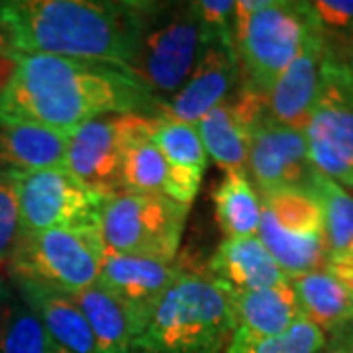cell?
<instances>
[{
	"instance_id": "1",
	"label": "cell",
	"mask_w": 353,
	"mask_h": 353,
	"mask_svg": "<svg viewBox=\"0 0 353 353\" xmlns=\"http://www.w3.org/2000/svg\"><path fill=\"white\" fill-rule=\"evenodd\" d=\"M152 92L126 67L55 55H18L0 90V118L71 136L108 114H143Z\"/></svg>"
},
{
	"instance_id": "2",
	"label": "cell",
	"mask_w": 353,
	"mask_h": 353,
	"mask_svg": "<svg viewBox=\"0 0 353 353\" xmlns=\"http://www.w3.org/2000/svg\"><path fill=\"white\" fill-rule=\"evenodd\" d=\"M152 2L0 0V24L18 55H55L130 69Z\"/></svg>"
},
{
	"instance_id": "3",
	"label": "cell",
	"mask_w": 353,
	"mask_h": 353,
	"mask_svg": "<svg viewBox=\"0 0 353 353\" xmlns=\"http://www.w3.org/2000/svg\"><path fill=\"white\" fill-rule=\"evenodd\" d=\"M236 332L230 299L210 277L181 273L153 308L132 353H218Z\"/></svg>"
},
{
	"instance_id": "4",
	"label": "cell",
	"mask_w": 353,
	"mask_h": 353,
	"mask_svg": "<svg viewBox=\"0 0 353 353\" xmlns=\"http://www.w3.org/2000/svg\"><path fill=\"white\" fill-rule=\"evenodd\" d=\"M316 18L308 2H236L234 46L245 87L267 99L275 81L296 57Z\"/></svg>"
},
{
	"instance_id": "5",
	"label": "cell",
	"mask_w": 353,
	"mask_h": 353,
	"mask_svg": "<svg viewBox=\"0 0 353 353\" xmlns=\"http://www.w3.org/2000/svg\"><path fill=\"white\" fill-rule=\"evenodd\" d=\"M206 46L194 2H152L130 71L155 101L171 99L187 83Z\"/></svg>"
},
{
	"instance_id": "6",
	"label": "cell",
	"mask_w": 353,
	"mask_h": 353,
	"mask_svg": "<svg viewBox=\"0 0 353 353\" xmlns=\"http://www.w3.org/2000/svg\"><path fill=\"white\" fill-rule=\"evenodd\" d=\"M104 253L99 226L22 234L4 275L75 294L99 283Z\"/></svg>"
},
{
	"instance_id": "7",
	"label": "cell",
	"mask_w": 353,
	"mask_h": 353,
	"mask_svg": "<svg viewBox=\"0 0 353 353\" xmlns=\"http://www.w3.org/2000/svg\"><path fill=\"white\" fill-rule=\"evenodd\" d=\"M187 216L189 206L165 194L122 190L104 202L99 230L106 252L175 261Z\"/></svg>"
},
{
	"instance_id": "8",
	"label": "cell",
	"mask_w": 353,
	"mask_h": 353,
	"mask_svg": "<svg viewBox=\"0 0 353 353\" xmlns=\"http://www.w3.org/2000/svg\"><path fill=\"white\" fill-rule=\"evenodd\" d=\"M316 171L353 189V63L328 53L304 128Z\"/></svg>"
},
{
	"instance_id": "9",
	"label": "cell",
	"mask_w": 353,
	"mask_h": 353,
	"mask_svg": "<svg viewBox=\"0 0 353 353\" xmlns=\"http://www.w3.org/2000/svg\"><path fill=\"white\" fill-rule=\"evenodd\" d=\"M157 120L148 114H108L88 120L69 136L63 167L104 196L122 192L128 150L153 136Z\"/></svg>"
},
{
	"instance_id": "10",
	"label": "cell",
	"mask_w": 353,
	"mask_h": 353,
	"mask_svg": "<svg viewBox=\"0 0 353 353\" xmlns=\"http://www.w3.org/2000/svg\"><path fill=\"white\" fill-rule=\"evenodd\" d=\"M22 234L99 226L110 196L87 187L63 165L12 173Z\"/></svg>"
},
{
	"instance_id": "11",
	"label": "cell",
	"mask_w": 353,
	"mask_h": 353,
	"mask_svg": "<svg viewBox=\"0 0 353 353\" xmlns=\"http://www.w3.org/2000/svg\"><path fill=\"white\" fill-rule=\"evenodd\" d=\"M248 171L261 194L279 189H306L314 167L303 130L279 124L269 112L261 116L250 134Z\"/></svg>"
},
{
	"instance_id": "12",
	"label": "cell",
	"mask_w": 353,
	"mask_h": 353,
	"mask_svg": "<svg viewBox=\"0 0 353 353\" xmlns=\"http://www.w3.org/2000/svg\"><path fill=\"white\" fill-rule=\"evenodd\" d=\"M240 71L234 38L210 39L187 83L161 104L163 118L196 126L204 114L226 101Z\"/></svg>"
},
{
	"instance_id": "13",
	"label": "cell",
	"mask_w": 353,
	"mask_h": 353,
	"mask_svg": "<svg viewBox=\"0 0 353 353\" xmlns=\"http://www.w3.org/2000/svg\"><path fill=\"white\" fill-rule=\"evenodd\" d=\"M175 261L145 255L106 252L101 265L99 285L126 306L145 328L153 308L181 277Z\"/></svg>"
},
{
	"instance_id": "14",
	"label": "cell",
	"mask_w": 353,
	"mask_h": 353,
	"mask_svg": "<svg viewBox=\"0 0 353 353\" xmlns=\"http://www.w3.org/2000/svg\"><path fill=\"white\" fill-rule=\"evenodd\" d=\"M265 114L267 99L243 85L236 97L220 102L196 122L204 150L226 173L248 171L250 134Z\"/></svg>"
},
{
	"instance_id": "15",
	"label": "cell",
	"mask_w": 353,
	"mask_h": 353,
	"mask_svg": "<svg viewBox=\"0 0 353 353\" xmlns=\"http://www.w3.org/2000/svg\"><path fill=\"white\" fill-rule=\"evenodd\" d=\"M328 53L326 32L314 22L296 57L267 94V112L275 122L304 132L318 97L322 67Z\"/></svg>"
},
{
	"instance_id": "16",
	"label": "cell",
	"mask_w": 353,
	"mask_h": 353,
	"mask_svg": "<svg viewBox=\"0 0 353 353\" xmlns=\"http://www.w3.org/2000/svg\"><path fill=\"white\" fill-rule=\"evenodd\" d=\"M24 303L38 314L55 343L67 353H101L87 318L71 294L36 281L6 277Z\"/></svg>"
},
{
	"instance_id": "17",
	"label": "cell",
	"mask_w": 353,
	"mask_h": 353,
	"mask_svg": "<svg viewBox=\"0 0 353 353\" xmlns=\"http://www.w3.org/2000/svg\"><path fill=\"white\" fill-rule=\"evenodd\" d=\"M208 277L224 290L252 292L289 283L257 236L224 238L208 263Z\"/></svg>"
},
{
	"instance_id": "18",
	"label": "cell",
	"mask_w": 353,
	"mask_h": 353,
	"mask_svg": "<svg viewBox=\"0 0 353 353\" xmlns=\"http://www.w3.org/2000/svg\"><path fill=\"white\" fill-rule=\"evenodd\" d=\"M152 139L169 165V183L165 196L190 206L201 189L208 157L199 130L192 124L159 118Z\"/></svg>"
},
{
	"instance_id": "19",
	"label": "cell",
	"mask_w": 353,
	"mask_h": 353,
	"mask_svg": "<svg viewBox=\"0 0 353 353\" xmlns=\"http://www.w3.org/2000/svg\"><path fill=\"white\" fill-rule=\"evenodd\" d=\"M224 292L228 294L236 316V328L245 330L253 336H277L304 318L290 281L279 287L252 292Z\"/></svg>"
},
{
	"instance_id": "20",
	"label": "cell",
	"mask_w": 353,
	"mask_h": 353,
	"mask_svg": "<svg viewBox=\"0 0 353 353\" xmlns=\"http://www.w3.org/2000/svg\"><path fill=\"white\" fill-rule=\"evenodd\" d=\"M69 136L0 118V169L26 173L63 165Z\"/></svg>"
},
{
	"instance_id": "21",
	"label": "cell",
	"mask_w": 353,
	"mask_h": 353,
	"mask_svg": "<svg viewBox=\"0 0 353 353\" xmlns=\"http://www.w3.org/2000/svg\"><path fill=\"white\" fill-rule=\"evenodd\" d=\"M71 296L87 318L101 353H132L134 341L143 328L124 304L99 283Z\"/></svg>"
},
{
	"instance_id": "22",
	"label": "cell",
	"mask_w": 353,
	"mask_h": 353,
	"mask_svg": "<svg viewBox=\"0 0 353 353\" xmlns=\"http://www.w3.org/2000/svg\"><path fill=\"white\" fill-rule=\"evenodd\" d=\"M0 353H67L6 277H0Z\"/></svg>"
},
{
	"instance_id": "23",
	"label": "cell",
	"mask_w": 353,
	"mask_h": 353,
	"mask_svg": "<svg viewBox=\"0 0 353 353\" xmlns=\"http://www.w3.org/2000/svg\"><path fill=\"white\" fill-rule=\"evenodd\" d=\"M306 320L328 334L353 320V296L326 269H314L301 277L290 279Z\"/></svg>"
},
{
	"instance_id": "24",
	"label": "cell",
	"mask_w": 353,
	"mask_h": 353,
	"mask_svg": "<svg viewBox=\"0 0 353 353\" xmlns=\"http://www.w3.org/2000/svg\"><path fill=\"white\" fill-rule=\"evenodd\" d=\"M257 238L261 240L289 281L320 269L328 255L324 236H301L287 232L279 226L271 212L265 210L263 206Z\"/></svg>"
},
{
	"instance_id": "25",
	"label": "cell",
	"mask_w": 353,
	"mask_h": 353,
	"mask_svg": "<svg viewBox=\"0 0 353 353\" xmlns=\"http://www.w3.org/2000/svg\"><path fill=\"white\" fill-rule=\"evenodd\" d=\"M216 218L226 238L257 236L261 222V199L248 171H228L214 192Z\"/></svg>"
},
{
	"instance_id": "26",
	"label": "cell",
	"mask_w": 353,
	"mask_h": 353,
	"mask_svg": "<svg viewBox=\"0 0 353 353\" xmlns=\"http://www.w3.org/2000/svg\"><path fill=\"white\" fill-rule=\"evenodd\" d=\"M320 204L324 220V243L328 253L345 252L353 245V196L338 181L312 171L308 187Z\"/></svg>"
},
{
	"instance_id": "27",
	"label": "cell",
	"mask_w": 353,
	"mask_h": 353,
	"mask_svg": "<svg viewBox=\"0 0 353 353\" xmlns=\"http://www.w3.org/2000/svg\"><path fill=\"white\" fill-rule=\"evenodd\" d=\"M261 206L279 226L301 236H324L320 204L308 189H279L263 192Z\"/></svg>"
},
{
	"instance_id": "28",
	"label": "cell",
	"mask_w": 353,
	"mask_h": 353,
	"mask_svg": "<svg viewBox=\"0 0 353 353\" xmlns=\"http://www.w3.org/2000/svg\"><path fill=\"white\" fill-rule=\"evenodd\" d=\"M326 347V334L310 320L301 318L296 324L277 336H253L236 328L228 353H318Z\"/></svg>"
},
{
	"instance_id": "29",
	"label": "cell",
	"mask_w": 353,
	"mask_h": 353,
	"mask_svg": "<svg viewBox=\"0 0 353 353\" xmlns=\"http://www.w3.org/2000/svg\"><path fill=\"white\" fill-rule=\"evenodd\" d=\"M169 165L152 138L141 139L128 150L122 165V190L141 194H165Z\"/></svg>"
},
{
	"instance_id": "30",
	"label": "cell",
	"mask_w": 353,
	"mask_h": 353,
	"mask_svg": "<svg viewBox=\"0 0 353 353\" xmlns=\"http://www.w3.org/2000/svg\"><path fill=\"white\" fill-rule=\"evenodd\" d=\"M22 236L20 206L16 196L12 173L0 169V277L6 273L8 261Z\"/></svg>"
},
{
	"instance_id": "31",
	"label": "cell",
	"mask_w": 353,
	"mask_h": 353,
	"mask_svg": "<svg viewBox=\"0 0 353 353\" xmlns=\"http://www.w3.org/2000/svg\"><path fill=\"white\" fill-rule=\"evenodd\" d=\"M194 10L199 14L206 41L214 38H234L236 2H232V0H196Z\"/></svg>"
},
{
	"instance_id": "32",
	"label": "cell",
	"mask_w": 353,
	"mask_h": 353,
	"mask_svg": "<svg viewBox=\"0 0 353 353\" xmlns=\"http://www.w3.org/2000/svg\"><path fill=\"white\" fill-rule=\"evenodd\" d=\"M316 22L324 32L328 30H352L353 0H316L308 2Z\"/></svg>"
},
{
	"instance_id": "33",
	"label": "cell",
	"mask_w": 353,
	"mask_h": 353,
	"mask_svg": "<svg viewBox=\"0 0 353 353\" xmlns=\"http://www.w3.org/2000/svg\"><path fill=\"white\" fill-rule=\"evenodd\" d=\"M322 269H326L330 275L338 279L341 287L347 290L353 296V252H336L326 255V261L322 265Z\"/></svg>"
},
{
	"instance_id": "34",
	"label": "cell",
	"mask_w": 353,
	"mask_h": 353,
	"mask_svg": "<svg viewBox=\"0 0 353 353\" xmlns=\"http://www.w3.org/2000/svg\"><path fill=\"white\" fill-rule=\"evenodd\" d=\"M328 353H353V320L326 334Z\"/></svg>"
},
{
	"instance_id": "35",
	"label": "cell",
	"mask_w": 353,
	"mask_h": 353,
	"mask_svg": "<svg viewBox=\"0 0 353 353\" xmlns=\"http://www.w3.org/2000/svg\"><path fill=\"white\" fill-rule=\"evenodd\" d=\"M16 61H18V53H14V50L10 48L8 36L0 24V90L8 83L14 67H16Z\"/></svg>"
},
{
	"instance_id": "36",
	"label": "cell",
	"mask_w": 353,
	"mask_h": 353,
	"mask_svg": "<svg viewBox=\"0 0 353 353\" xmlns=\"http://www.w3.org/2000/svg\"><path fill=\"white\" fill-rule=\"evenodd\" d=\"M352 252H353V245H352Z\"/></svg>"
},
{
	"instance_id": "37",
	"label": "cell",
	"mask_w": 353,
	"mask_h": 353,
	"mask_svg": "<svg viewBox=\"0 0 353 353\" xmlns=\"http://www.w3.org/2000/svg\"><path fill=\"white\" fill-rule=\"evenodd\" d=\"M352 63H353V59H352Z\"/></svg>"
}]
</instances>
